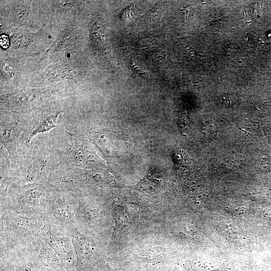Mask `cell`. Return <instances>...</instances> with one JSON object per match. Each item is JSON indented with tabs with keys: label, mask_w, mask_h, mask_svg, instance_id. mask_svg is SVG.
<instances>
[{
	"label": "cell",
	"mask_w": 271,
	"mask_h": 271,
	"mask_svg": "<svg viewBox=\"0 0 271 271\" xmlns=\"http://www.w3.org/2000/svg\"><path fill=\"white\" fill-rule=\"evenodd\" d=\"M0 44L3 48H7L9 45L8 37L6 35H2L0 37Z\"/></svg>",
	"instance_id": "3"
},
{
	"label": "cell",
	"mask_w": 271,
	"mask_h": 271,
	"mask_svg": "<svg viewBox=\"0 0 271 271\" xmlns=\"http://www.w3.org/2000/svg\"><path fill=\"white\" fill-rule=\"evenodd\" d=\"M57 115H52L46 118L40 124L39 128L34 131V133L36 134L40 132H44L50 129L52 127L56 126V121Z\"/></svg>",
	"instance_id": "2"
},
{
	"label": "cell",
	"mask_w": 271,
	"mask_h": 271,
	"mask_svg": "<svg viewBox=\"0 0 271 271\" xmlns=\"http://www.w3.org/2000/svg\"><path fill=\"white\" fill-rule=\"evenodd\" d=\"M19 128L15 123L3 127L1 131L2 141L6 144L15 143L19 134Z\"/></svg>",
	"instance_id": "1"
}]
</instances>
